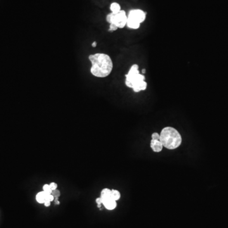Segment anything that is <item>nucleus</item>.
Wrapping results in <instances>:
<instances>
[{"label": "nucleus", "instance_id": "nucleus-1", "mask_svg": "<svg viewBox=\"0 0 228 228\" xmlns=\"http://www.w3.org/2000/svg\"><path fill=\"white\" fill-rule=\"evenodd\" d=\"M89 60L92 67L91 72L97 77L103 78L110 75L113 69V62L108 55L96 53L89 56Z\"/></svg>", "mask_w": 228, "mask_h": 228}, {"label": "nucleus", "instance_id": "nucleus-2", "mask_svg": "<svg viewBox=\"0 0 228 228\" xmlns=\"http://www.w3.org/2000/svg\"><path fill=\"white\" fill-rule=\"evenodd\" d=\"M137 65H133L128 74L125 75V85L132 88L134 92H140L146 89L147 83L145 81V76L140 74Z\"/></svg>", "mask_w": 228, "mask_h": 228}, {"label": "nucleus", "instance_id": "nucleus-3", "mask_svg": "<svg viewBox=\"0 0 228 228\" xmlns=\"http://www.w3.org/2000/svg\"><path fill=\"white\" fill-rule=\"evenodd\" d=\"M160 141L164 147L169 149L178 148L181 144L182 137L180 133L172 127L164 128L160 134Z\"/></svg>", "mask_w": 228, "mask_h": 228}, {"label": "nucleus", "instance_id": "nucleus-4", "mask_svg": "<svg viewBox=\"0 0 228 228\" xmlns=\"http://www.w3.org/2000/svg\"><path fill=\"white\" fill-rule=\"evenodd\" d=\"M146 13L141 10H133L129 11L127 17V26L130 29H137L140 27V23L144 22Z\"/></svg>", "mask_w": 228, "mask_h": 228}, {"label": "nucleus", "instance_id": "nucleus-5", "mask_svg": "<svg viewBox=\"0 0 228 228\" xmlns=\"http://www.w3.org/2000/svg\"><path fill=\"white\" fill-rule=\"evenodd\" d=\"M127 17L125 11L121 10L117 13H111L106 17V21L110 24H113L117 28H124L127 24Z\"/></svg>", "mask_w": 228, "mask_h": 228}, {"label": "nucleus", "instance_id": "nucleus-6", "mask_svg": "<svg viewBox=\"0 0 228 228\" xmlns=\"http://www.w3.org/2000/svg\"><path fill=\"white\" fill-rule=\"evenodd\" d=\"M103 204L105 208L108 210H113L117 207L116 201L113 200L112 197L106 198V199H102Z\"/></svg>", "mask_w": 228, "mask_h": 228}, {"label": "nucleus", "instance_id": "nucleus-7", "mask_svg": "<svg viewBox=\"0 0 228 228\" xmlns=\"http://www.w3.org/2000/svg\"><path fill=\"white\" fill-rule=\"evenodd\" d=\"M150 146L151 148L153 149L155 152H160L162 150L163 145L162 143L160 142V140H152L150 143Z\"/></svg>", "mask_w": 228, "mask_h": 228}, {"label": "nucleus", "instance_id": "nucleus-8", "mask_svg": "<svg viewBox=\"0 0 228 228\" xmlns=\"http://www.w3.org/2000/svg\"><path fill=\"white\" fill-rule=\"evenodd\" d=\"M48 195L45 191H41L37 194L36 195V200L39 203H44V202L46 200V196Z\"/></svg>", "mask_w": 228, "mask_h": 228}, {"label": "nucleus", "instance_id": "nucleus-9", "mask_svg": "<svg viewBox=\"0 0 228 228\" xmlns=\"http://www.w3.org/2000/svg\"><path fill=\"white\" fill-rule=\"evenodd\" d=\"M110 10L112 13H117L121 11V6L117 3H113L110 5Z\"/></svg>", "mask_w": 228, "mask_h": 228}, {"label": "nucleus", "instance_id": "nucleus-10", "mask_svg": "<svg viewBox=\"0 0 228 228\" xmlns=\"http://www.w3.org/2000/svg\"><path fill=\"white\" fill-rule=\"evenodd\" d=\"M111 191L112 190L108 188L103 189L101 192V198L102 199H106L111 197Z\"/></svg>", "mask_w": 228, "mask_h": 228}, {"label": "nucleus", "instance_id": "nucleus-11", "mask_svg": "<svg viewBox=\"0 0 228 228\" xmlns=\"http://www.w3.org/2000/svg\"><path fill=\"white\" fill-rule=\"evenodd\" d=\"M111 197H112V198L113 200L117 201L120 199V197H121V194H120L118 191L115 190V189H113V190L111 191Z\"/></svg>", "mask_w": 228, "mask_h": 228}, {"label": "nucleus", "instance_id": "nucleus-12", "mask_svg": "<svg viewBox=\"0 0 228 228\" xmlns=\"http://www.w3.org/2000/svg\"><path fill=\"white\" fill-rule=\"evenodd\" d=\"M43 191H44L46 192L48 194H51V192H52V190H51V188H50V185L49 184H44L43 186Z\"/></svg>", "mask_w": 228, "mask_h": 228}, {"label": "nucleus", "instance_id": "nucleus-13", "mask_svg": "<svg viewBox=\"0 0 228 228\" xmlns=\"http://www.w3.org/2000/svg\"><path fill=\"white\" fill-rule=\"evenodd\" d=\"M51 195L54 196V198H58L60 195V193L58 190H57V189H55V190L52 191V192H51Z\"/></svg>", "mask_w": 228, "mask_h": 228}, {"label": "nucleus", "instance_id": "nucleus-14", "mask_svg": "<svg viewBox=\"0 0 228 228\" xmlns=\"http://www.w3.org/2000/svg\"><path fill=\"white\" fill-rule=\"evenodd\" d=\"M152 140H160V134L157 133H154L152 135Z\"/></svg>", "mask_w": 228, "mask_h": 228}, {"label": "nucleus", "instance_id": "nucleus-15", "mask_svg": "<svg viewBox=\"0 0 228 228\" xmlns=\"http://www.w3.org/2000/svg\"><path fill=\"white\" fill-rule=\"evenodd\" d=\"M50 185V188H51V190H55V189H57V184H56V183H50V184H49Z\"/></svg>", "mask_w": 228, "mask_h": 228}, {"label": "nucleus", "instance_id": "nucleus-16", "mask_svg": "<svg viewBox=\"0 0 228 228\" xmlns=\"http://www.w3.org/2000/svg\"><path fill=\"white\" fill-rule=\"evenodd\" d=\"M54 198H55L54 196H53L51 194H48L46 196V200L51 202V201H53V200H54Z\"/></svg>", "mask_w": 228, "mask_h": 228}, {"label": "nucleus", "instance_id": "nucleus-17", "mask_svg": "<svg viewBox=\"0 0 228 228\" xmlns=\"http://www.w3.org/2000/svg\"><path fill=\"white\" fill-rule=\"evenodd\" d=\"M118 28L116 26H115V25L113 24H110V28H109V31H116L117 29Z\"/></svg>", "mask_w": 228, "mask_h": 228}, {"label": "nucleus", "instance_id": "nucleus-18", "mask_svg": "<svg viewBox=\"0 0 228 228\" xmlns=\"http://www.w3.org/2000/svg\"><path fill=\"white\" fill-rule=\"evenodd\" d=\"M96 202L98 203V205H101V203H103V201H102V198H98L97 200H96Z\"/></svg>", "mask_w": 228, "mask_h": 228}, {"label": "nucleus", "instance_id": "nucleus-19", "mask_svg": "<svg viewBox=\"0 0 228 228\" xmlns=\"http://www.w3.org/2000/svg\"><path fill=\"white\" fill-rule=\"evenodd\" d=\"M44 204L46 207H49L50 205V204H51V202H50V201H48V200H46L45 202H44Z\"/></svg>", "mask_w": 228, "mask_h": 228}, {"label": "nucleus", "instance_id": "nucleus-20", "mask_svg": "<svg viewBox=\"0 0 228 228\" xmlns=\"http://www.w3.org/2000/svg\"><path fill=\"white\" fill-rule=\"evenodd\" d=\"M91 45H92L93 47H96V46H97V43L96 42V41H94V42Z\"/></svg>", "mask_w": 228, "mask_h": 228}, {"label": "nucleus", "instance_id": "nucleus-21", "mask_svg": "<svg viewBox=\"0 0 228 228\" xmlns=\"http://www.w3.org/2000/svg\"><path fill=\"white\" fill-rule=\"evenodd\" d=\"M142 72H143V74H144L145 73V69H143V70H142Z\"/></svg>", "mask_w": 228, "mask_h": 228}]
</instances>
